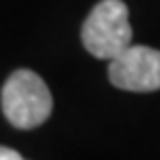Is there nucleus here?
Listing matches in <instances>:
<instances>
[{
    "label": "nucleus",
    "mask_w": 160,
    "mask_h": 160,
    "mask_svg": "<svg viewBox=\"0 0 160 160\" xmlns=\"http://www.w3.org/2000/svg\"><path fill=\"white\" fill-rule=\"evenodd\" d=\"M53 109L45 80L33 70H17L2 86V111L17 129H33L47 121Z\"/></svg>",
    "instance_id": "f257e3e1"
},
{
    "label": "nucleus",
    "mask_w": 160,
    "mask_h": 160,
    "mask_svg": "<svg viewBox=\"0 0 160 160\" xmlns=\"http://www.w3.org/2000/svg\"><path fill=\"white\" fill-rule=\"evenodd\" d=\"M0 160H25V158L19 152L10 150V148H6V146H0Z\"/></svg>",
    "instance_id": "20e7f679"
},
{
    "label": "nucleus",
    "mask_w": 160,
    "mask_h": 160,
    "mask_svg": "<svg viewBox=\"0 0 160 160\" xmlns=\"http://www.w3.org/2000/svg\"><path fill=\"white\" fill-rule=\"evenodd\" d=\"M129 10L121 0H103L90 10L82 25V43L90 56L111 60L132 45Z\"/></svg>",
    "instance_id": "f03ea898"
},
{
    "label": "nucleus",
    "mask_w": 160,
    "mask_h": 160,
    "mask_svg": "<svg viewBox=\"0 0 160 160\" xmlns=\"http://www.w3.org/2000/svg\"><path fill=\"white\" fill-rule=\"evenodd\" d=\"M109 62V80L117 88L132 92L160 88V52L154 47L127 45Z\"/></svg>",
    "instance_id": "7ed1b4c3"
}]
</instances>
